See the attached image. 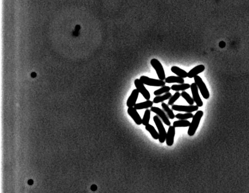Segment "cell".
I'll return each instance as SVG.
<instances>
[{"mask_svg":"<svg viewBox=\"0 0 249 193\" xmlns=\"http://www.w3.org/2000/svg\"><path fill=\"white\" fill-rule=\"evenodd\" d=\"M153 119H154V122L156 124L158 132H159V141L161 143H163L166 139L167 132L163 127L162 121H161L158 115L154 116Z\"/></svg>","mask_w":249,"mask_h":193,"instance_id":"obj_2","label":"cell"},{"mask_svg":"<svg viewBox=\"0 0 249 193\" xmlns=\"http://www.w3.org/2000/svg\"><path fill=\"white\" fill-rule=\"evenodd\" d=\"M141 82L144 85L147 86H154V87H163L165 86L166 82L163 80L156 79L150 78L149 77L145 76H142L139 79Z\"/></svg>","mask_w":249,"mask_h":193,"instance_id":"obj_5","label":"cell"},{"mask_svg":"<svg viewBox=\"0 0 249 193\" xmlns=\"http://www.w3.org/2000/svg\"><path fill=\"white\" fill-rule=\"evenodd\" d=\"M205 69V67L203 65H200L197 66L195 67L192 68L191 70L188 73V77L189 78H194V77L197 76L202 72H203Z\"/></svg>","mask_w":249,"mask_h":193,"instance_id":"obj_13","label":"cell"},{"mask_svg":"<svg viewBox=\"0 0 249 193\" xmlns=\"http://www.w3.org/2000/svg\"><path fill=\"white\" fill-rule=\"evenodd\" d=\"M165 82L166 83H178V84H184L185 80L182 78H181L179 76H169L165 79Z\"/></svg>","mask_w":249,"mask_h":193,"instance_id":"obj_16","label":"cell"},{"mask_svg":"<svg viewBox=\"0 0 249 193\" xmlns=\"http://www.w3.org/2000/svg\"><path fill=\"white\" fill-rule=\"evenodd\" d=\"M190 122L187 120H179L176 121L174 122L173 126L174 128H179V127H188L190 125Z\"/></svg>","mask_w":249,"mask_h":193,"instance_id":"obj_21","label":"cell"},{"mask_svg":"<svg viewBox=\"0 0 249 193\" xmlns=\"http://www.w3.org/2000/svg\"><path fill=\"white\" fill-rule=\"evenodd\" d=\"M181 96V93H180L179 91H177L174 95L171 96L170 98L169 99L168 104V106H172L174 105V102H176L178 99L179 98L180 96Z\"/></svg>","mask_w":249,"mask_h":193,"instance_id":"obj_26","label":"cell"},{"mask_svg":"<svg viewBox=\"0 0 249 193\" xmlns=\"http://www.w3.org/2000/svg\"><path fill=\"white\" fill-rule=\"evenodd\" d=\"M134 84L135 85L136 89L139 91V93H141L143 95V96L145 98V99L147 100H150V94L148 90L147 89L144 84L141 82V81L139 79H136L134 81Z\"/></svg>","mask_w":249,"mask_h":193,"instance_id":"obj_6","label":"cell"},{"mask_svg":"<svg viewBox=\"0 0 249 193\" xmlns=\"http://www.w3.org/2000/svg\"><path fill=\"white\" fill-rule=\"evenodd\" d=\"M154 102L151 100H146L145 102H140L138 104H136L134 108L136 110L144 109H148L149 108H151L152 107Z\"/></svg>","mask_w":249,"mask_h":193,"instance_id":"obj_15","label":"cell"},{"mask_svg":"<svg viewBox=\"0 0 249 193\" xmlns=\"http://www.w3.org/2000/svg\"><path fill=\"white\" fill-rule=\"evenodd\" d=\"M150 111H152L155 113H156V115H157L161 119V120L163 121V123L166 125H167V126H169V127L170 126V121L169 120L168 117L166 113H165V111H163V110L159 108L156 107H152L150 109Z\"/></svg>","mask_w":249,"mask_h":193,"instance_id":"obj_7","label":"cell"},{"mask_svg":"<svg viewBox=\"0 0 249 193\" xmlns=\"http://www.w3.org/2000/svg\"><path fill=\"white\" fill-rule=\"evenodd\" d=\"M171 71L172 73L175 74L178 76L185 78L188 77V73L187 71L184 70L183 69H182L178 67L177 66H172L171 68Z\"/></svg>","mask_w":249,"mask_h":193,"instance_id":"obj_14","label":"cell"},{"mask_svg":"<svg viewBox=\"0 0 249 193\" xmlns=\"http://www.w3.org/2000/svg\"><path fill=\"white\" fill-rule=\"evenodd\" d=\"M203 115V111L200 110L197 111L193 115L192 122H191L190 125L189 127L188 131V134L189 136H193L196 133Z\"/></svg>","mask_w":249,"mask_h":193,"instance_id":"obj_1","label":"cell"},{"mask_svg":"<svg viewBox=\"0 0 249 193\" xmlns=\"http://www.w3.org/2000/svg\"><path fill=\"white\" fill-rule=\"evenodd\" d=\"M190 88L194 102H196L197 106L198 107H201L203 106V102L198 92V88L196 83H192L190 85Z\"/></svg>","mask_w":249,"mask_h":193,"instance_id":"obj_8","label":"cell"},{"mask_svg":"<svg viewBox=\"0 0 249 193\" xmlns=\"http://www.w3.org/2000/svg\"><path fill=\"white\" fill-rule=\"evenodd\" d=\"M190 88V85L189 84H182L180 85H174L171 86V89L174 91H185Z\"/></svg>","mask_w":249,"mask_h":193,"instance_id":"obj_20","label":"cell"},{"mask_svg":"<svg viewBox=\"0 0 249 193\" xmlns=\"http://www.w3.org/2000/svg\"><path fill=\"white\" fill-rule=\"evenodd\" d=\"M170 89L171 87H169V86H163V87H162L161 88H160L159 89L156 90L154 91V95L156 96H160V95L163 94V93H169V91L170 90Z\"/></svg>","mask_w":249,"mask_h":193,"instance_id":"obj_22","label":"cell"},{"mask_svg":"<svg viewBox=\"0 0 249 193\" xmlns=\"http://www.w3.org/2000/svg\"><path fill=\"white\" fill-rule=\"evenodd\" d=\"M139 92L138 91L137 89H134L132 91L131 95L128 98L127 101V106L128 108L134 107L136 104V101L137 100L138 97L139 96Z\"/></svg>","mask_w":249,"mask_h":193,"instance_id":"obj_12","label":"cell"},{"mask_svg":"<svg viewBox=\"0 0 249 193\" xmlns=\"http://www.w3.org/2000/svg\"><path fill=\"white\" fill-rule=\"evenodd\" d=\"M150 111H150V110L149 109H146L145 111L144 117H143V119H142V120H143V123L142 124L144 126H146L147 125L149 124L150 118Z\"/></svg>","mask_w":249,"mask_h":193,"instance_id":"obj_23","label":"cell"},{"mask_svg":"<svg viewBox=\"0 0 249 193\" xmlns=\"http://www.w3.org/2000/svg\"><path fill=\"white\" fill-rule=\"evenodd\" d=\"M194 83H196L203 98L205 99H209V96H210V93H209L207 86L205 85V82H203L201 78L197 75V76L194 77Z\"/></svg>","mask_w":249,"mask_h":193,"instance_id":"obj_3","label":"cell"},{"mask_svg":"<svg viewBox=\"0 0 249 193\" xmlns=\"http://www.w3.org/2000/svg\"><path fill=\"white\" fill-rule=\"evenodd\" d=\"M199 107L197 106H182V105H172V110L180 112H185L187 113H192L197 111Z\"/></svg>","mask_w":249,"mask_h":193,"instance_id":"obj_9","label":"cell"},{"mask_svg":"<svg viewBox=\"0 0 249 193\" xmlns=\"http://www.w3.org/2000/svg\"><path fill=\"white\" fill-rule=\"evenodd\" d=\"M161 107L163 108V109L165 111V113H166L167 116L170 119H174L175 118V115L173 112L172 109H171L169 107L168 104H165L164 102H162L161 104Z\"/></svg>","mask_w":249,"mask_h":193,"instance_id":"obj_18","label":"cell"},{"mask_svg":"<svg viewBox=\"0 0 249 193\" xmlns=\"http://www.w3.org/2000/svg\"><path fill=\"white\" fill-rule=\"evenodd\" d=\"M193 115L192 113H186L184 114L182 113H178L175 115L176 118L178 119L179 120H187L188 119L192 118Z\"/></svg>","mask_w":249,"mask_h":193,"instance_id":"obj_25","label":"cell"},{"mask_svg":"<svg viewBox=\"0 0 249 193\" xmlns=\"http://www.w3.org/2000/svg\"><path fill=\"white\" fill-rule=\"evenodd\" d=\"M150 64L156 70L159 79L161 80H165L166 78L165 70L163 66L159 60L157 59H153L150 61Z\"/></svg>","mask_w":249,"mask_h":193,"instance_id":"obj_4","label":"cell"},{"mask_svg":"<svg viewBox=\"0 0 249 193\" xmlns=\"http://www.w3.org/2000/svg\"><path fill=\"white\" fill-rule=\"evenodd\" d=\"M127 112L128 115L132 117V119L134 120V121L137 125H141L143 123L142 119L138 113L137 110L134 107L128 108L127 110Z\"/></svg>","mask_w":249,"mask_h":193,"instance_id":"obj_10","label":"cell"},{"mask_svg":"<svg viewBox=\"0 0 249 193\" xmlns=\"http://www.w3.org/2000/svg\"><path fill=\"white\" fill-rule=\"evenodd\" d=\"M28 184L29 185H33V180H29L28 181Z\"/></svg>","mask_w":249,"mask_h":193,"instance_id":"obj_29","label":"cell"},{"mask_svg":"<svg viewBox=\"0 0 249 193\" xmlns=\"http://www.w3.org/2000/svg\"><path fill=\"white\" fill-rule=\"evenodd\" d=\"M145 129H146L147 131H148L150 133V134L154 139H155V140L159 139V133H158L157 131H156V129H155L154 126L149 124L147 125L146 126H145Z\"/></svg>","mask_w":249,"mask_h":193,"instance_id":"obj_19","label":"cell"},{"mask_svg":"<svg viewBox=\"0 0 249 193\" xmlns=\"http://www.w3.org/2000/svg\"><path fill=\"white\" fill-rule=\"evenodd\" d=\"M181 96H182L183 98L185 99L186 100V101H187V102L188 103V104H189L190 106L193 105L194 102L193 99L191 98L190 96L189 95L187 92H186V91H182V93H181Z\"/></svg>","mask_w":249,"mask_h":193,"instance_id":"obj_24","label":"cell"},{"mask_svg":"<svg viewBox=\"0 0 249 193\" xmlns=\"http://www.w3.org/2000/svg\"><path fill=\"white\" fill-rule=\"evenodd\" d=\"M225 43L224 41H221V42H220V43H219V46H220V48H224L225 47Z\"/></svg>","mask_w":249,"mask_h":193,"instance_id":"obj_27","label":"cell"},{"mask_svg":"<svg viewBox=\"0 0 249 193\" xmlns=\"http://www.w3.org/2000/svg\"><path fill=\"white\" fill-rule=\"evenodd\" d=\"M176 134V129L174 126H170L167 133L166 137V144L167 146H171L174 144V138Z\"/></svg>","mask_w":249,"mask_h":193,"instance_id":"obj_11","label":"cell"},{"mask_svg":"<svg viewBox=\"0 0 249 193\" xmlns=\"http://www.w3.org/2000/svg\"><path fill=\"white\" fill-rule=\"evenodd\" d=\"M31 76L32 77H33V78H34V77H36V74L35 73H32L31 74Z\"/></svg>","mask_w":249,"mask_h":193,"instance_id":"obj_30","label":"cell"},{"mask_svg":"<svg viewBox=\"0 0 249 193\" xmlns=\"http://www.w3.org/2000/svg\"><path fill=\"white\" fill-rule=\"evenodd\" d=\"M97 186L95 185H93L91 186V190H92L93 191H95L97 190Z\"/></svg>","mask_w":249,"mask_h":193,"instance_id":"obj_28","label":"cell"},{"mask_svg":"<svg viewBox=\"0 0 249 193\" xmlns=\"http://www.w3.org/2000/svg\"><path fill=\"white\" fill-rule=\"evenodd\" d=\"M171 96H172L171 93L169 92V93H165V95H163V96H158L156 97H155L153 100V102L155 104L163 102V101L165 100H168L170 98Z\"/></svg>","mask_w":249,"mask_h":193,"instance_id":"obj_17","label":"cell"}]
</instances>
